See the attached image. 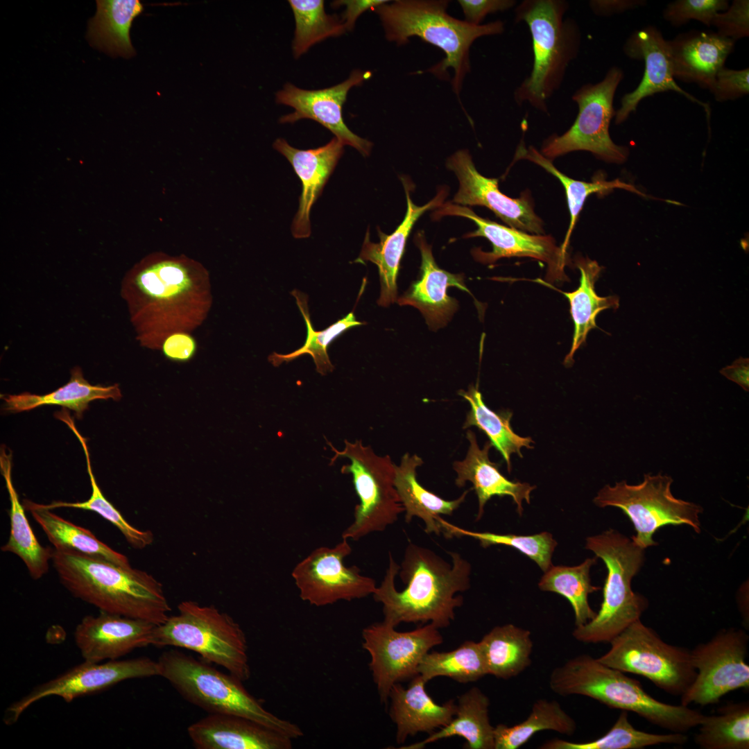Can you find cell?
<instances>
[{
  "mask_svg": "<svg viewBox=\"0 0 749 749\" xmlns=\"http://www.w3.org/2000/svg\"><path fill=\"white\" fill-rule=\"evenodd\" d=\"M124 294L138 339L153 350L171 333L202 326L213 304L209 270L183 254L147 255L127 275Z\"/></svg>",
  "mask_w": 749,
  "mask_h": 749,
  "instance_id": "obj_1",
  "label": "cell"
},
{
  "mask_svg": "<svg viewBox=\"0 0 749 749\" xmlns=\"http://www.w3.org/2000/svg\"><path fill=\"white\" fill-rule=\"evenodd\" d=\"M451 564L432 550L410 542L401 565L389 553L384 579L372 594L383 606L384 621L395 627L402 622L449 626L463 603L457 594L470 587V563L459 553L448 551Z\"/></svg>",
  "mask_w": 749,
  "mask_h": 749,
  "instance_id": "obj_2",
  "label": "cell"
},
{
  "mask_svg": "<svg viewBox=\"0 0 749 749\" xmlns=\"http://www.w3.org/2000/svg\"><path fill=\"white\" fill-rule=\"evenodd\" d=\"M62 585L101 612L163 623L171 610L162 585L151 574L77 552L53 549Z\"/></svg>",
  "mask_w": 749,
  "mask_h": 749,
  "instance_id": "obj_3",
  "label": "cell"
},
{
  "mask_svg": "<svg viewBox=\"0 0 749 749\" xmlns=\"http://www.w3.org/2000/svg\"><path fill=\"white\" fill-rule=\"evenodd\" d=\"M448 4L444 0H397L372 10L379 17L388 41L400 46L416 36L440 48L445 53V59L427 71L447 79V69H452L451 85L459 98L464 78L470 71L472 44L481 37L501 34L504 24L497 20L483 25L470 24L448 15Z\"/></svg>",
  "mask_w": 749,
  "mask_h": 749,
  "instance_id": "obj_4",
  "label": "cell"
},
{
  "mask_svg": "<svg viewBox=\"0 0 749 749\" xmlns=\"http://www.w3.org/2000/svg\"><path fill=\"white\" fill-rule=\"evenodd\" d=\"M549 684L558 695L589 697L610 708L634 712L672 732L685 733L698 726L705 716L688 706L656 700L639 682L587 654L572 657L555 668Z\"/></svg>",
  "mask_w": 749,
  "mask_h": 749,
  "instance_id": "obj_5",
  "label": "cell"
},
{
  "mask_svg": "<svg viewBox=\"0 0 749 749\" xmlns=\"http://www.w3.org/2000/svg\"><path fill=\"white\" fill-rule=\"evenodd\" d=\"M569 8L565 0H524L516 6L515 20L528 27L533 53L530 74L514 92L518 105L527 103L549 113L547 102L560 88L581 44L578 24L565 17Z\"/></svg>",
  "mask_w": 749,
  "mask_h": 749,
  "instance_id": "obj_6",
  "label": "cell"
},
{
  "mask_svg": "<svg viewBox=\"0 0 749 749\" xmlns=\"http://www.w3.org/2000/svg\"><path fill=\"white\" fill-rule=\"evenodd\" d=\"M157 662L159 676L166 679L186 700L209 714L248 718L293 739L303 736L296 724L266 709L234 675L173 648L164 651Z\"/></svg>",
  "mask_w": 749,
  "mask_h": 749,
  "instance_id": "obj_7",
  "label": "cell"
},
{
  "mask_svg": "<svg viewBox=\"0 0 749 749\" xmlns=\"http://www.w3.org/2000/svg\"><path fill=\"white\" fill-rule=\"evenodd\" d=\"M585 549L603 561L608 573L600 610L592 620L576 626L572 635L584 643H610L640 619L648 608L646 598L631 587L633 577L644 565L645 549L614 529L588 537Z\"/></svg>",
  "mask_w": 749,
  "mask_h": 749,
  "instance_id": "obj_8",
  "label": "cell"
},
{
  "mask_svg": "<svg viewBox=\"0 0 749 749\" xmlns=\"http://www.w3.org/2000/svg\"><path fill=\"white\" fill-rule=\"evenodd\" d=\"M178 610V614L155 627L150 646L191 651L202 660L225 669L242 682L249 680L246 636L232 617L214 605L193 601H182Z\"/></svg>",
  "mask_w": 749,
  "mask_h": 749,
  "instance_id": "obj_9",
  "label": "cell"
},
{
  "mask_svg": "<svg viewBox=\"0 0 749 749\" xmlns=\"http://www.w3.org/2000/svg\"><path fill=\"white\" fill-rule=\"evenodd\" d=\"M673 482L670 476L660 472L645 474L643 481L637 484L622 481L613 486L605 485L598 492L594 502L601 508H620L636 531L631 539L646 549L658 544L653 535L666 525H686L697 533L701 531L699 517L703 507L675 497L671 492Z\"/></svg>",
  "mask_w": 749,
  "mask_h": 749,
  "instance_id": "obj_10",
  "label": "cell"
},
{
  "mask_svg": "<svg viewBox=\"0 0 749 749\" xmlns=\"http://www.w3.org/2000/svg\"><path fill=\"white\" fill-rule=\"evenodd\" d=\"M334 453L330 464L338 458H347L341 472L351 474L359 503L354 510L353 522L342 533V538L358 540L393 524L404 511L394 485L395 463L388 455H377L361 440H344L345 447L337 449L327 441Z\"/></svg>",
  "mask_w": 749,
  "mask_h": 749,
  "instance_id": "obj_11",
  "label": "cell"
},
{
  "mask_svg": "<svg viewBox=\"0 0 749 749\" xmlns=\"http://www.w3.org/2000/svg\"><path fill=\"white\" fill-rule=\"evenodd\" d=\"M610 644V648L597 658L600 662L623 673L644 676L669 694L682 696L696 678L690 651L666 643L640 619Z\"/></svg>",
  "mask_w": 749,
  "mask_h": 749,
  "instance_id": "obj_12",
  "label": "cell"
},
{
  "mask_svg": "<svg viewBox=\"0 0 749 749\" xmlns=\"http://www.w3.org/2000/svg\"><path fill=\"white\" fill-rule=\"evenodd\" d=\"M623 76L621 69L612 67L601 81L576 89L571 96L578 110L574 123L561 135L548 137L542 144V155L552 161L573 151L585 150L608 162H624L628 148L616 144L609 133L616 114L614 95Z\"/></svg>",
  "mask_w": 749,
  "mask_h": 749,
  "instance_id": "obj_13",
  "label": "cell"
},
{
  "mask_svg": "<svg viewBox=\"0 0 749 749\" xmlns=\"http://www.w3.org/2000/svg\"><path fill=\"white\" fill-rule=\"evenodd\" d=\"M748 642L746 631L730 628L690 651L696 675L681 696V705H712L730 691L748 690Z\"/></svg>",
  "mask_w": 749,
  "mask_h": 749,
  "instance_id": "obj_14",
  "label": "cell"
},
{
  "mask_svg": "<svg viewBox=\"0 0 749 749\" xmlns=\"http://www.w3.org/2000/svg\"><path fill=\"white\" fill-rule=\"evenodd\" d=\"M438 629L427 623L411 631L398 632L383 621L363 630L362 646L370 654V669L382 703H387L392 687L416 676L423 657L442 643Z\"/></svg>",
  "mask_w": 749,
  "mask_h": 749,
  "instance_id": "obj_15",
  "label": "cell"
},
{
  "mask_svg": "<svg viewBox=\"0 0 749 749\" xmlns=\"http://www.w3.org/2000/svg\"><path fill=\"white\" fill-rule=\"evenodd\" d=\"M352 551L349 540L342 538L333 547L316 548L299 562L291 575L300 599L320 607L372 594L374 580L363 575L359 567L345 565Z\"/></svg>",
  "mask_w": 749,
  "mask_h": 749,
  "instance_id": "obj_16",
  "label": "cell"
},
{
  "mask_svg": "<svg viewBox=\"0 0 749 749\" xmlns=\"http://www.w3.org/2000/svg\"><path fill=\"white\" fill-rule=\"evenodd\" d=\"M159 675L157 661L147 657L103 662L85 661L64 673L35 687L6 709L3 721L12 725L31 705L49 696H58L67 703L96 693L122 681Z\"/></svg>",
  "mask_w": 749,
  "mask_h": 749,
  "instance_id": "obj_17",
  "label": "cell"
},
{
  "mask_svg": "<svg viewBox=\"0 0 749 749\" xmlns=\"http://www.w3.org/2000/svg\"><path fill=\"white\" fill-rule=\"evenodd\" d=\"M438 215H454L469 218L474 222L477 229L466 237L482 236L491 242L492 250L483 252L475 249L472 254L475 259L483 264H492L503 257H530L546 263L548 282H565L568 277L565 268L571 264L569 255L556 245L550 235L528 234V232L500 225L479 216L470 208L453 204L441 205Z\"/></svg>",
  "mask_w": 749,
  "mask_h": 749,
  "instance_id": "obj_18",
  "label": "cell"
},
{
  "mask_svg": "<svg viewBox=\"0 0 749 749\" xmlns=\"http://www.w3.org/2000/svg\"><path fill=\"white\" fill-rule=\"evenodd\" d=\"M447 166L456 175L460 186L453 202L460 205L484 206L510 227L535 234H544L543 221L534 211L529 192L517 198L499 189V180L488 178L476 170L467 150L454 153Z\"/></svg>",
  "mask_w": 749,
  "mask_h": 749,
  "instance_id": "obj_19",
  "label": "cell"
},
{
  "mask_svg": "<svg viewBox=\"0 0 749 749\" xmlns=\"http://www.w3.org/2000/svg\"><path fill=\"white\" fill-rule=\"evenodd\" d=\"M371 76L369 71L355 69L345 81L315 90L302 89L286 83L277 92L276 102L292 107L295 111L282 117L279 122L294 123L303 119L313 120L330 130L344 145L351 146L363 156H368L372 146V142L359 137L347 128L342 110L350 89L361 85Z\"/></svg>",
  "mask_w": 749,
  "mask_h": 749,
  "instance_id": "obj_20",
  "label": "cell"
},
{
  "mask_svg": "<svg viewBox=\"0 0 749 749\" xmlns=\"http://www.w3.org/2000/svg\"><path fill=\"white\" fill-rule=\"evenodd\" d=\"M623 49L628 58L644 62V72L637 87L622 96L621 106L614 117L617 125L635 112L644 98L668 91H674L709 111L707 103L682 89L675 81L668 40L656 27L648 26L635 31L627 39Z\"/></svg>",
  "mask_w": 749,
  "mask_h": 749,
  "instance_id": "obj_21",
  "label": "cell"
},
{
  "mask_svg": "<svg viewBox=\"0 0 749 749\" xmlns=\"http://www.w3.org/2000/svg\"><path fill=\"white\" fill-rule=\"evenodd\" d=\"M156 625L101 612L85 616L76 626L75 643L85 661L115 660L136 648L150 646Z\"/></svg>",
  "mask_w": 749,
  "mask_h": 749,
  "instance_id": "obj_22",
  "label": "cell"
},
{
  "mask_svg": "<svg viewBox=\"0 0 749 749\" xmlns=\"http://www.w3.org/2000/svg\"><path fill=\"white\" fill-rule=\"evenodd\" d=\"M343 146L344 144L336 137L322 146L308 150L293 147L283 138L273 143V148L289 161L302 182L299 207L291 227L295 238L310 236L311 207L342 156Z\"/></svg>",
  "mask_w": 749,
  "mask_h": 749,
  "instance_id": "obj_23",
  "label": "cell"
},
{
  "mask_svg": "<svg viewBox=\"0 0 749 749\" xmlns=\"http://www.w3.org/2000/svg\"><path fill=\"white\" fill-rule=\"evenodd\" d=\"M187 733L197 749H291L293 739L240 716L209 714L191 723Z\"/></svg>",
  "mask_w": 749,
  "mask_h": 749,
  "instance_id": "obj_24",
  "label": "cell"
},
{
  "mask_svg": "<svg viewBox=\"0 0 749 749\" xmlns=\"http://www.w3.org/2000/svg\"><path fill=\"white\" fill-rule=\"evenodd\" d=\"M674 78L712 89L735 42L711 31L692 30L668 40Z\"/></svg>",
  "mask_w": 749,
  "mask_h": 749,
  "instance_id": "obj_25",
  "label": "cell"
},
{
  "mask_svg": "<svg viewBox=\"0 0 749 749\" xmlns=\"http://www.w3.org/2000/svg\"><path fill=\"white\" fill-rule=\"evenodd\" d=\"M466 437L470 442L467 455L464 460L455 461L453 467L457 474L455 484L458 487H463L467 481L473 485L479 502L476 520L482 517L485 503L494 496L510 497L521 516L524 510L522 502L530 503L531 493L535 486L508 479L499 471L500 465L489 458V451L492 447L490 442H486L481 449L472 431L467 430Z\"/></svg>",
  "mask_w": 749,
  "mask_h": 749,
  "instance_id": "obj_26",
  "label": "cell"
},
{
  "mask_svg": "<svg viewBox=\"0 0 749 749\" xmlns=\"http://www.w3.org/2000/svg\"><path fill=\"white\" fill-rule=\"evenodd\" d=\"M416 243L421 252V277L397 299V302L418 309L428 325L436 329L445 325L458 307L457 301L447 295V288L456 286L470 291L461 275L450 273L438 266L431 248L422 234L417 236Z\"/></svg>",
  "mask_w": 749,
  "mask_h": 749,
  "instance_id": "obj_27",
  "label": "cell"
},
{
  "mask_svg": "<svg viewBox=\"0 0 749 749\" xmlns=\"http://www.w3.org/2000/svg\"><path fill=\"white\" fill-rule=\"evenodd\" d=\"M406 194L407 209L402 223L391 234L387 235L379 230L380 241L377 243L370 241L367 232L360 255L354 261L362 264L371 261L377 266L381 284L377 304L382 307H388L397 300L396 280L399 264L413 225L426 211L440 207L444 199V192H440L427 204L420 207L413 203L407 189Z\"/></svg>",
  "mask_w": 749,
  "mask_h": 749,
  "instance_id": "obj_28",
  "label": "cell"
},
{
  "mask_svg": "<svg viewBox=\"0 0 749 749\" xmlns=\"http://www.w3.org/2000/svg\"><path fill=\"white\" fill-rule=\"evenodd\" d=\"M427 682L417 674L406 689L398 682L390 689L389 715L397 727L398 744L418 732L433 733L447 725L456 715L457 705L453 700L436 703L425 691Z\"/></svg>",
  "mask_w": 749,
  "mask_h": 749,
  "instance_id": "obj_29",
  "label": "cell"
},
{
  "mask_svg": "<svg viewBox=\"0 0 749 749\" xmlns=\"http://www.w3.org/2000/svg\"><path fill=\"white\" fill-rule=\"evenodd\" d=\"M422 464L420 456L406 453L400 465H395L394 485L406 512V522L408 524L414 517H418L424 522L427 534L440 535L442 533L438 520L440 515H451L465 501L469 490L454 500L444 499L429 491L417 479L416 470Z\"/></svg>",
  "mask_w": 749,
  "mask_h": 749,
  "instance_id": "obj_30",
  "label": "cell"
},
{
  "mask_svg": "<svg viewBox=\"0 0 749 749\" xmlns=\"http://www.w3.org/2000/svg\"><path fill=\"white\" fill-rule=\"evenodd\" d=\"M574 265L579 269L580 278L579 286L572 292L562 291L547 282L537 280L540 284L560 292L569 300L574 329L570 351L564 360V364L567 366L573 363L574 354L585 342L588 332L597 327L596 318L599 313L608 309H617L619 306V299L617 296L601 297L596 294L594 284L600 275L602 267L596 261L587 257H577Z\"/></svg>",
  "mask_w": 749,
  "mask_h": 749,
  "instance_id": "obj_31",
  "label": "cell"
},
{
  "mask_svg": "<svg viewBox=\"0 0 749 749\" xmlns=\"http://www.w3.org/2000/svg\"><path fill=\"white\" fill-rule=\"evenodd\" d=\"M0 468L10 501V535L1 549L17 556L26 566L31 576L35 580L40 579L49 571L53 549L41 545L31 528L12 483L11 453H7L4 448L1 450Z\"/></svg>",
  "mask_w": 749,
  "mask_h": 749,
  "instance_id": "obj_32",
  "label": "cell"
},
{
  "mask_svg": "<svg viewBox=\"0 0 749 749\" xmlns=\"http://www.w3.org/2000/svg\"><path fill=\"white\" fill-rule=\"evenodd\" d=\"M490 700L479 688L473 687L458 697L456 716L424 740L403 749H421L427 744L454 736L464 738L466 749H494V727L489 718Z\"/></svg>",
  "mask_w": 749,
  "mask_h": 749,
  "instance_id": "obj_33",
  "label": "cell"
},
{
  "mask_svg": "<svg viewBox=\"0 0 749 749\" xmlns=\"http://www.w3.org/2000/svg\"><path fill=\"white\" fill-rule=\"evenodd\" d=\"M22 504L42 528L54 549L77 552L120 566H131L125 555L99 540L90 531L53 513L44 504L28 499H24Z\"/></svg>",
  "mask_w": 749,
  "mask_h": 749,
  "instance_id": "obj_34",
  "label": "cell"
},
{
  "mask_svg": "<svg viewBox=\"0 0 749 749\" xmlns=\"http://www.w3.org/2000/svg\"><path fill=\"white\" fill-rule=\"evenodd\" d=\"M96 6L88 24L90 44L112 56H133L130 31L134 19L143 12V4L139 0H98Z\"/></svg>",
  "mask_w": 749,
  "mask_h": 749,
  "instance_id": "obj_35",
  "label": "cell"
},
{
  "mask_svg": "<svg viewBox=\"0 0 749 749\" xmlns=\"http://www.w3.org/2000/svg\"><path fill=\"white\" fill-rule=\"evenodd\" d=\"M121 393L118 384L108 386L92 385L83 377L79 368L71 372L69 381L56 390L43 395L22 393L3 396L4 408L9 411H28L44 405H58L75 411L81 417L88 404L96 399L119 400Z\"/></svg>",
  "mask_w": 749,
  "mask_h": 749,
  "instance_id": "obj_36",
  "label": "cell"
},
{
  "mask_svg": "<svg viewBox=\"0 0 749 749\" xmlns=\"http://www.w3.org/2000/svg\"><path fill=\"white\" fill-rule=\"evenodd\" d=\"M488 674L509 679L531 664L533 641L529 630L508 623L493 628L479 642Z\"/></svg>",
  "mask_w": 749,
  "mask_h": 749,
  "instance_id": "obj_37",
  "label": "cell"
},
{
  "mask_svg": "<svg viewBox=\"0 0 749 749\" xmlns=\"http://www.w3.org/2000/svg\"><path fill=\"white\" fill-rule=\"evenodd\" d=\"M462 396L470 405L467 413L463 429L476 427L488 437L492 447L501 454L506 462L508 471L512 470L510 456L513 454L522 458L521 449H533V442L530 437H522L515 433L510 426L512 412L501 411L494 412L485 404L482 395L477 387L470 386L467 390H460Z\"/></svg>",
  "mask_w": 749,
  "mask_h": 749,
  "instance_id": "obj_38",
  "label": "cell"
},
{
  "mask_svg": "<svg viewBox=\"0 0 749 749\" xmlns=\"http://www.w3.org/2000/svg\"><path fill=\"white\" fill-rule=\"evenodd\" d=\"M543 730L572 736L576 730V723L558 701L539 699L522 723L510 727L499 724L494 728V749H517L535 734Z\"/></svg>",
  "mask_w": 749,
  "mask_h": 749,
  "instance_id": "obj_39",
  "label": "cell"
},
{
  "mask_svg": "<svg viewBox=\"0 0 749 749\" xmlns=\"http://www.w3.org/2000/svg\"><path fill=\"white\" fill-rule=\"evenodd\" d=\"M56 417L64 422L76 436L85 453L87 469L92 486L90 497L83 502L53 501L44 506L50 510L71 508L94 511L117 527L131 546L142 549L153 542V533L149 530H139L128 522L121 513L104 497L92 472L86 440L76 428L73 419L65 410L58 412Z\"/></svg>",
  "mask_w": 749,
  "mask_h": 749,
  "instance_id": "obj_40",
  "label": "cell"
},
{
  "mask_svg": "<svg viewBox=\"0 0 749 749\" xmlns=\"http://www.w3.org/2000/svg\"><path fill=\"white\" fill-rule=\"evenodd\" d=\"M597 558H587L574 567L551 565L538 583L541 590L557 593L568 600L574 610L576 626L586 624L596 615L589 604L588 596L601 589L592 585L589 575Z\"/></svg>",
  "mask_w": 749,
  "mask_h": 749,
  "instance_id": "obj_41",
  "label": "cell"
},
{
  "mask_svg": "<svg viewBox=\"0 0 749 749\" xmlns=\"http://www.w3.org/2000/svg\"><path fill=\"white\" fill-rule=\"evenodd\" d=\"M291 294L295 298L296 304L306 323L305 343L301 347L289 354L273 352L268 356V361L273 366L277 367L282 363H289L302 355L309 354L313 360L316 371L321 375H325L332 372L334 368L328 355V346L347 329L361 325L364 322L358 321L354 312L351 311L327 328L316 331L311 321L307 295L297 289L293 290Z\"/></svg>",
  "mask_w": 749,
  "mask_h": 749,
  "instance_id": "obj_42",
  "label": "cell"
},
{
  "mask_svg": "<svg viewBox=\"0 0 749 749\" xmlns=\"http://www.w3.org/2000/svg\"><path fill=\"white\" fill-rule=\"evenodd\" d=\"M519 160H526L536 164L557 178L562 184L565 191L570 214L569 226L561 246L566 251H567L569 240L577 218L586 199L589 195L595 193L605 194L614 189H623L646 196L645 194L640 192L634 186L618 179L612 181L600 179L592 182L572 179L556 168L552 161L545 157L535 148L531 146L527 148L522 141L517 146L514 162Z\"/></svg>",
  "mask_w": 749,
  "mask_h": 749,
  "instance_id": "obj_43",
  "label": "cell"
},
{
  "mask_svg": "<svg viewBox=\"0 0 749 749\" xmlns=\"http://www.w3.org/2000/svg\"><path fill=\"white\" fill-rule=\"evenodd\" d=\"M698 726L694 741L702 749H748L749 703H729Z\"/></svg>",
  "mask_w": 749,
  "mask_h": 749,
  "instance_id": "obj_44",
  "label": "cell"
},
{
  "mask_svg": "<svg viewBox=\"0 0 749 749\" xmlns=\"http://www.w3.org/2000/svg\"><path fill=\"white\" fill-rule=\"evenodd\" d=\"M688 740L685 733L653 734L635 728L623 711L609 731L601 737L587 742H571L553 739L544 742L541 749H642L662 743L682 745Z\"/></svg>",
  "mask_w": 749,
  "mask_h": 749,
  "instance_id": "obj_45",
  "label": "cell"
},
{
  "mask_svg": "<svg viewBox=\"0 0 749 749\" xmlns=\"http://www.w3.org/2000/svg\"><path fill=\"white\" fill-rule=\"evenodd\" d=\"M417 674L427 682L446 676L467 683L479 680L488 672L479 642L469 640L451 651L428 652L419 664Z\"/></svg>",
  "mask_w": 749,
  "mask_h": 749,
  "instance_id": "obj_46",
  "label": "cell"
},
{
  "mask_svg": "<svg viewBox=\"0 0 749 749\" xmlns=\"http://www.w3.org/2000/svg\"><path fill=\"white\" fill-rule=\"evenodd\" d=\"M289 3L295 22L292 45L295 58L315 44L346 31L341 19L325 12L322 0H289Z\"/></svg>",
  "mask_w": 749,
  "mask_h": 749,
  "instance_id": "obj_47",
  "label": "cell"
},
{
  "mask_svg": "<svg viewBox=\"0 0 749 749\" xmlns=\"http://www.w3.org/2000/svg\"><path fill=\"white\" fill-rule=\"evenodd\" d=\"M439 522L442 527V534L447 538L467 536L477 540L483 548L492 545L513 547L533 560L544 572L552 565L551 558L557 542L549 532L531 535L498 534L466 530L449 523L442 517Z\"/></svg>",
  "mask_w": 749,
  "mask_h": 749,
  "instance_id": "obj_48",
  "label": "cell"
},
{
  "mask_svg": "<svg viewBox=\"0 0 749 749\" xmlns=\"http://www.w3.org/2000/svg\"><path fill=\"white\" fill-rule=\"evenodd\" d=\"M729 7L726 0H677L667 4L663 17L673 26L679 27L691 19L709 27L715 15Z\"/></svg>",
  "mask_w": 749,
  "mask_h": 749,
  "instance_id": "obj_49",
  "label": "cell"
},
{
  "mask_svg": "<svg viewBox=\"0 0 749 749\" xmlns=\"http://www.w3.org/2000/svg\"><path fill=\"white\" fill-rule=\"evenodd\" d=\"M712 26L719 35L737 40L749 36V1L734 0L728 9L718 12Z\"/></svg>",
  "mask_w": 749,
  "mask_h": 749,
  "instance_id": "obj_50",
  "label": "cell"
},
{
  "mask_svg": "<svg viewBox=\"0 0 749 749\" xmlns=\"http://www.w3.org/2000/svg\"><path fill=\"white\" fill-rule=\"evenodd\" d=\"M716 101L735 100L749 93V69L735 70L721 68L711 90Z\"/></svg>",
  "mask_w": 749,
  "mask_h": 749,
  "instance_id": "obj_51",
  "label": "cell"
},
{
  "mask_svg": "<svg viewBox=\"0 0 749 749\" xmlns=\"http://www.w3.org/2000/svg\"><path fill=\"white\" fill-rule=\"evenodd\" d=\"M160 350L170 361L187 362L196 354L198 343L192 333L177 332L170 334L164 339Z\"/></svg>",
  "mask_w": 749,
  "mask_h": 749,
  "instance_id": "obj_52",
  "label": "cell"
},
{
  "mask_svg": "<svg viewBox=\"0 0 749 749\" xmlns=\"http://www.w3.org/2000/svg\"><path fill=\"white\" fill-rule=\"evenodd\" d=\"M465 21L478 26L488 14L505 11L517 4L515 0H459Z\"/></svg>",
  "mask_w": 749,
  "mask_h": 749,
  "instance_id": "obj_53",
  "label": "cell"
},
{
  "mask_svg": "<svg viewBox=\"0 0 749 749\" xmlns=\"http://www.w3.org/2000/svg\"><path fill=\"white\" fill-rule=\"evenodd\" d=\"M387 0H340L332 3L334 8L345 6L341 21L346 31H352L357 18L365 11L387 3Z\"/></svg>",
  "mask_w": 749,
  "mask_h": 749,
  "instance_id": "obj_54",
  "label": "cell"
},
{
  "mask_svg": "<svg viewBox=\"0 0 749 749\" xmlns=\"http://www.w3.org/2000/svg\"><path fill=\"white\" fill-rule=\"evenodd\" d=\"M646 3V1L643 0H592L589 6L596 15L608 17L635 9Z\"/></svg>",
  "mask_w": 749,
  "mask_h": 749,
  "instance_id": "obj_55",
  "label": "cell"
},
{
  "mask_svg": "<svg viewBox=\"0 0 749 749\" xmlns=\"http://www.w3.org/2000/svg\"><path fill=\"white\" fill-rule=\"evenodd\" d=\"M720 373L739 385L744 390H749V359L739 357L730 365L723 368Z\"/></svg>",
  "mask_w": 749,
  "mask_h": 749,
  "instance_id": "obj_56",
  "label": "cell"
}]
</instances>
